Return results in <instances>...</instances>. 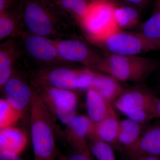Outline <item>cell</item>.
Wrapping results in <instances>:
<instances>
[{
    "instance_id": "obj_5",
    "label": "cell",
    "mask_w": 160,
    "mask_h": 160,
    "mask_svg": "<svg viewBox=\"0 0 160 160\" xmlns=\"http://www.w3.org/2000/svg\"><path fill=\"white\" fill-rule=\"evenodd\" d=\"M113 0L91 1L79 25L89 42L106 38L119 30L115 18Z\"/></svg>"
},
{
    "instance_id": "obj_3",
    "label": "cell",
    "mask_w": 160,
    "mask_h": 160,
    "mask_svg": "<svg viewBox=\"0 0 160 160\" xmlns=\"http://www.w3.org/2000/svg\"><path fill=\"white\" fill-rule=\"evenodd\" d=\"M30 82L49 111L56 134L63 138L70 121L77 115L78 97L75 90L58 89L30 78Z\"/></svg>"
},
{
    "instance_id": "obj_10",
    "label": "cell",
    "mask_w": 160,
    "mask_h": 160,
    "mask_svg": "<svg viewBox=\"0 0 160 160\" xmlns=\"http://www.w3.org/2000/svg\"><path fill=\"white\" fill-rule=\"evenodd\" d=\"M82 68L58 66L37 69L30 78L46 85L66 90H78Z\"/></svg>"
},
{
    "instance_id": "obj_28",
    "label": "cell",
    "mask_w": 160,
    "mask_h": 160,
    "mask_svg": "<svg viewBox=\"0 0 160 160\" xmlns=\"http://www.w3.org/2000/svg\"><path fill=\"white\" fill-rule=\"evenodd\" d=\"M150 113L152 118H160V98L156 96H155L152 102Z\"/></svg>"
},
{
    "instance_id": "obj_21",
    "label": "cell",
    "mask_w": 160,
    "mask_h": 160,
    "mask_svg": "<svg viewBox=\"0 0 160 160\" xmlns=\"http://www.w3.org/2000/svg\"><path fill=\"white\" fill-rule=\"evenodd\" d=\"M143 124L129 118L120 122L117 143L126 149L137 142L142 133Z\"/></svg>"
},
{
    "instance_id": "obj_9",
    "label": "cell",
    "mask_w": 160,
    "mask_h": 160,
    "mask_svg": "<svg viewBox=\"0 0 160 160\" xmlns=\"http://www.w3.org/2000/svg\"><path fill=\"white\" fill-rule=\"evenodd\" d=\"M54 41L60 58L69 64L80 63L95 70L104 58V56L79 39L69 38Z\"/></svg>"
},
{
    "instance_id": "obj_27",
    "label": "cell",
    "mask_w": 160,
    "mask_h": 160,
    "mask_svg": "<svg viewBox=\"0 0 160 160\" xmlns=\"http://www.w3.org/2000/svg\"><path fill=\"white\" fill-rule=\"evenodd\" d=\"M122 4L131 5L142 11L147 6L150 0H119Z\"/></svg>"
},
{
    "instance_id": "obj_31",
    "label": "cell",
    "mask_w": 160,
    "mask_h": 160,
    "mask_svg": "<svg viewBox=\"0 0 160 160\" xmlns=\"http://www.w3.org/2000/svg\"><path fill=\"white\" fill-rule=\"evenodd\" d=\"M133 160H160V156L153 155H145Z\"/></svg>"
},
{
    "instance_id": "obj_14",
    "label": "cell",
    "mask_w": 160,
    "mask_h": 160,
    "mask_svg": "<svg viewBox=\"0 0 160 160\" xmlns=\"http://www.w3.org/2000/svg\"><path fill=\"white\" fill-rule=\"evenodd\" d=\"M22 56L18 38H10L0 45V88L11 77L17 61Z\"/></svg>"
},
{
    "instance_id": "obj_11",
    "label": "cell",
    "mask_w": 160,
    "mask_h": 160,
    "mask_svg": "<svg viewBox=\"0 0 160 160\" xmlns=\"http://www.w3.org/2000/svg\"><path fill=\"white\" fill-rule=\"evenodd\" d=\"M1 90L9 104L24 116L30 109L32 98L33 89L30 79L27 81L22 75L15 70Z\"/></svg>"
},
{
    "instance_id": "obj_24",
    "label": "cell",
    "mask_w": 160,
    "mask_h": 160,
    "mask_svg": "<svg viewBox=\"0 0 160 160\" xmlns=\"http://www.w3.org/2000/svg\"><path fill=\"white\" fill-rule=\"evenodd\" d=\"M88 145L92 154L98 160H116L112 146L95 135L88 139Z\"/></svg>"
},
{
    "instance_id": "obj_6",
    "label": "cell",
    "mask_w": 160,
    "mask_h": 160,
    "mask_svg": "<svg viewBox=\"0 0 160 160\" xmlns=\"http://www.w3.org/2000/svg\"><path fill=\"white\" fill-rule=\"evenodd\" d=\"M90 43L110 53L120 55H140L160 50V45L146 37L140 32L119 30L106 38Z\"/></svg>"
},
{
    "instance_id": "obj_20",
    "label": "cell",
    "mask_w": 160,
    "mask_h": 160,
    "mask_svg": "<svg viewBox=\"0 0 160 160\" xmlns=\"http://www.w3.org/2000/svg\"><path fill=\"white\" fill-rule=\"evenodd\" d=\"M86 104L88 116L95 124L106 117L112 106V103L92 88L86 90Z\"/></svg>"
},
{
    "instance_id": "obj_23",
    "label": "cell",
    "mask_w": 160,
    "mask_h": 160,
    "mask_svg": "<svg viewBox=\"0 0 160 160\" xmlns=\"http://www.w3.org/2000/svg\"><path fill=\"white\" fill-rule=\"evenodd\" d=\"M139 32L160 45V0H155L151 16L142 24Z\"/></svg>"
},
{
    "instance_id": "obj_33",
    "label": "cell",
    "mask_w": 160,
    "mask_h": 160,
    "mask_svg": "<svg viewBox=\"0 0 160 160\" xmlns=\"http://www.w3.org/2000/svg\"><path fill=\"white\" fill-rule=\"evenodd\" d=\"M91 1H93V0H91Z\"/></svg>"
},
{
    "instance_id": "obj_1",
    "label": "cell",
    "mask_w": 160,
    "mask_h": 160,
    "mask_svg": "<svg viewBox=\"0 0 160 160\" xmlns=\"http://www.w3.org/2000/svg\"><path fill=\"white\" fill-rule=\"evenodd\" d=\"M44 0H24L19 10L25 31L52 39L66 37L64 30L69 21L63 17L51 3Z\"/></svg>"
},
{
    "instance_id": "obj_2",
    "label": "cell",
    "mask_w": 160,
    "mask_h": 160,
    "mask_svg": "<svg viewBox=\"0 0 160 160\" xmlns=\"http://www.w3.org/2000/svg\"><path fill=\"white\" fill-rule=\"evenodd\" d=\"M32 87L33 92L29 112L34 160H56V134L53 123L46 105Z\"/></svg>"
},
{
    "instance_id": "obj_8",
    "label": "cell",
    "mask_w": 160,
    "mask_h": 160,
    "mask_svg": "<svg viewBox=\"0 0 160 160\" xmlns=\"http://www.w3.org/2000/svg\"><path fill=\"white\" fill-rule=\"evenodd\" d=\"M155 95L143 87L125 89L114 101V106L128 118L145 125L152 119L151 103Z\"/></svg>"
},
{
    "instance_id": "obj_22",
    "label": "cell",
    "mask_w": 160,
    "mask_h": 160,
    "mask_svg": "<svg viewBox=\"0 0 160 160\" xmlns=\"http://www.w3.org/2000/svg\"><path fill=\"white\" fill-rule=\"evenodd\" d=\"M140 10L131 5L117 4L114 15L117 26L121 30L134 28L140 24Z\"/></svg>"
},
{
    "instance_id": "obj_32",
    "label": "cell",
    "mask_w": 160,
    "mask_h": 160,
    "mask_svg": "<svg viewBox=\"0 0 160 160\" xmlns=\"http://www.w3.org/2000/svg\"><path fill=\"white\" fill-rule=\"evenodd\" d=\"M58 160H66V156L63 155H61L58 158Z\"/></svg>"
},
{
    "instance_id": "obj_4",
    "label": "cell",
    "mask_w": 160,
    "mask_h": 160,
    "mask_svg": "<svg viewBox=\"0 0 160 160\" xmlns=\"http://www.w3.org/2000/svg\"><path fill=\"white\" fill-rule=\"evenodd\" d=\"M158 60L140 55H120L106 53L95 69L118 82L134 83L144 82L159 68Z\"/></svg>"
},
{
    "instance_id": "obj_25",
    "label": "cell",
    "mask_w": 160,
    "mask_h": 160,
    "mask_svg": "<svg viewBox=\"0 0 160 160\" xmlns=\"http://www.w3.org/2000/svg\"><path fill=\"white\" fill-rule=\"evenodd\" d=\"M22 115L6 98L0 99V129L14 126Z\"/></svg>"
},
{
    "instance_id": "obj_7",
    "label": "cell",
    "mask_w": 160,
    "mask_h": 160,
    "mask_svg": "<svg viewBox=\"0 0 160 160\" xmlns=\"http://www.w3.org/2000/svg\"><path fill=\"white\" fill-rule=\"evenodd\" d=\"M22 56L38 68L58 66H70L60 58L54 39L24 31L18 38Z\"/></svg>"
},
{
    "instance_id": "obj_29",
    "label": "cell",
    "mask_w": 160,
    "mask_h": 160,
    "mask_svg": "<svg viewBox=\"0 0 160 160\" xmlns=\"http://www.w3.org/2000/svg\"><path fill=\"white\" fill-rule=\"evenodd\" d=\"M17 2V0H0V12L15 9Z\"/></svg>"
},
{
    "instance_id": "obj_18",
    "label": "cell",
    "mask_w": 160,
    "mask_h": 160,
    "mask_svg": "<svg viewBox=\"0 0 160 160\" xmlns=\"http://www.w3.org/2000/svg\"><path fill=\"white\" fill-rule=\"evenodd\" d=\"M120 122L112 106L106 117L95 124V135L111 146L115 145L117 143Z\"/></svg>"
},
{
    "instance_id": "obj_17",
    "label": "cell",
    "mask_w": 160,
    "mask_h": 160,
    "mask_svg": "<svg viewBox=\"0 0 160 160\" xmlns=\"http://www.w3.org/2000/svg\"><path fill=\"white\" fill-rule=\"evenodd\" d=\"M91 88L96 90L110 103L114 102L126 89L117 80L97 71Z\"/></svg>"
},
{
    "instance_id": "obj_26",
    "label": "cell",
    "mask_w": 160,
    "mask_h": 160,
    "mask_svg": "<svg viewBox=\"0 0 160 160\" xmlns=\"http://www.w3.org/2000/svg\"><path fill=\"white\" fill-rule=\"evenodd\" d=\"M66 160H95L92 155L91 152H82L75 151L74 153L66 157Z\"/></svg>"
},
{
    "instance_id": "obj_16",
    "label": "cell",
    "mask_w": 160,
    "mask_h": 160,
    "mask_svg": "<svg viewBox=\"0 0 160 160\" xmlns=\"http://www.w3.org/2000/svg\"><path fill=\"white\" fill-rule=\"evenodd\" d=\"M21 12L18 9L0 12V40L18 38L25 31Z\"/></svg>"
},
{
    "instance_id": "obj_30",
    "label": "cell",
    "mask_w": 160,
    "mask_h": 160,
    "mask_svg": "<svg viewBox=\"0 0 160 160\" xmlns=\"http://www.w3.org/2000/svg\"><path fill=\"white\" fill-rule=\"evenodd\" d=\"M20 155L6 152H0V160H23Z\"/></svg>"
},
{
    "instance_id": "obj_12",
    "label": "cell",
    "mask_w": 160,
    "mask_h": 160,
    "mask_svg": "<svg viewBox=\"0 0 160 160\" xmlns=\"http://www.w3.org/2000/svg\"><path fill=\"white\" fill-rule=\"evenodd\" d=\"M95 123L89 118L77 114L67 126L63 138L75 151L90 152L88 140L95 135Z\"/></svg>"
},
{
    "instance_id": "obj_13",
    "label": "cell",
    "mask_w": 160,
    "mask_h": 160,
    "mask_svg": "<svg viewBox=\"0 0 160 160\" xmlns=\"http://www.w3.org/2000/svg\"><path fill=\"white\" fill-rule=\"evenodd\" d=\"M125 150L132 160L145 155L160 156V122L149 126L134 145Z\"/></svg>"
},
{
    "instance_id": "obj_15",
    "label": "cell",
    "mask_w": 160,
    "mask_h": 160,
    "mask_svg": "<svg viewBox=\"0 0 160 160\" xmlns=\"http://www.w3.org/2000/svg\"><path fill=\"white\" fill-rule=\"evenodd\" d=\"M27 143L26 133L19 128L12 126L0 129V152L20 155Z\"/></svg>"
},
{
    "instance_id": "obj_19",
    "label": "cell",
    "mask_w": 160,
    "mask_h": 160,
    "mask_svg": "<svg viewBox=\"0 0 160 160\" xmlns=\"http://www.w3.org/2000/svg\"><path fill=\"white\" fill-rule=\"evenodd\" d=\"M91 0H52L55 9L68 20L70 18L80 24L89 9Z\"/></svg>"
}]
</instances>
